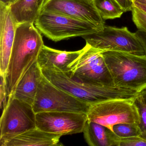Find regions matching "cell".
I'll return each instance as SVG.
<instances>
[{"instance_id": "6da1fadb", "label": "cell", "mask_w": 146, "mask_h": 146, "mask_svg": "<svg viewBox=\"0 0 146 146\" xmlns=\"http://www.w3.org/2000/svg\"><path fill=\"white\" fill-rule=\"evenodd\" d=\"M41 33L35 24L18 25L5 81L9 98L19 82L31 66L37 61L44 46Z\"/></svg>"}, {"instance_id": "7a4b0ae2", "label": "cell", "mask_w": 146, "mask_h": 146, "mask_svg": "<svg viewBox=\"0 0 146 146\" xmlns=\"http://www.w3.org/2000/svg\"><path fill=\"white\" fill-rule=\"evenodd\" d=\"M41 70L43 76L52 84L90 106L108 100L135 98L139 94L136 90L115 85L82 82L54 66Z\"/></svg>"}, {"instance_id": "3957f363", "label": "cell", "mask_w": 146, "mask_h": 146, "mask_svg": "<svg viewBox=\"0 0 146 146\" xmlns=\"http://www.w3.org/2000/svg\"><path fill=\"white\" fill-rule=\"evenodd\" d=\"M102 55L115 86L139 94L146 88V54L108 51Z\"/></svg>"}, {"instance_id": "277c9868", "label": "cell", "mask_w": 146, "mask_h": 146, "mask_svg": "<svg viewBox=\"0 0 146 146\" xmlns=\"http://www.w3.org/2000/svg\"><path fill=\"white\" fill-rule=\"evenodd\" d=\"M35 25L41 34L54 42L82 37L100 31L104 27L46 11H41Z\"/></svg>"}, {"instance_id": "5b68a950", "label": "cell", "mask_w": 146, "mask_h": 146, "mask_svg": "<svg viewBox=\"0 0 146 146\" xmlns=\"http://www.w3.org/2000/svg\"><path fill=\"white\" fill-rule=\"evenodd\" d=\"M88 120L107 127L119 123L140 124L141 116L135 98L108 100L91 105Z\"/></svg>"}, {"instance_id": "8992f818", "label": "cell", "mask_w": 146, "mask_h": 146, "mask_svg": "<svg viewBox=\"0 0 146 146\" xmlns=\"http://www.w3.org/2000/svg\"><path fill=\"white\" fill-rule=\"evenodd\" d=\"M90 106L52 84L43 74L32 105L36 113L61 111L87 113Z\"/></svg>"}, {"instance_id": "52a82bcc", "label": "cell", "mask_w": 146, "mask_h": 146, "mask_svg": "<svg viewBox=\"0 0 146 146\" xmlns=\"http://www.w3.org/2000/svg\"><path fill=\"white\" fill-rule=\"evenodd\" d=\"M36 127V113L32 105L11 96L0 120V146Z\"/></svg>"}, {"instance_id": "ba28073f", "label": "cell", "mask_w": 146, "mask_h": 146, "mask_svg": "<svg viewBox=\"0 0 146 146\" xmlns=\"http://www.w3.org/2000/svg\"><path fill=\"white\" fill-rule=\"evenodd\" d=\"M105 51L86 43L84 51L72 65L68 75L82 82L114 85L102 55Z\"/></svg>"}, {"instance_id": "9c48e42d", "label": "cell", "mask_w": 146, "mask_h": 146, "mask_svg": "<svg viewBox=\"0 0 146 146\" xmlns=\"http://www.w3.org/2000/svg\"><path fill=\"white\" fill-rule=\"evenodd\" d=\"M82 37L86 43L98 49L145 54L135 33L130 32L126 27L118 28L105 25L102 30Z\"/></svg>"}, {"instance_id": "30bf717a", "label": "cell", "mask_w": 146, "mask_h": 146, "mask_svg": "<svg viewBox=\"0 0 146 146\" xmlns=\"http://www.w3.org/2000/svg\"><path fill=\"white\" fill-rule=\"evenodd\" d=\"M87 121V113L61 111L36 113L37 128L62 136L83 132Z\"/></svg>"}, {"instance_id": "8fae6325", "label": "cell", "mask_w": 146, "mask_h": 146, "mask_svg": "<svg viewBox=\"0 0 146 146\" xmlns=\"http://www.w3.org/2000/svg\"><path fill=\"white\" fill-rule=\"evenodd\" d=\"M41 11L60 13L102 27L105 25L94 0H46Z\"/></svg>"}, {"instance_id": "7c38bea8", "label": "cell", "mask_w": 146, "mask_h": 146, "mask_svg": "<svg viewBox=\"0 0 146 146\" xmlns=\"http://www.w3.org/2000/svg\"><path fill=\"white\" fill-rule=\"evenodd\" d=\"M18 24L7 7L0 4V74L5 77Z\"/></svg>"}, {"instance_id": "4fadbf2b", "label": "cell", "mask_w": 146, "mask_h": 146, "mask_svg": "<svg viewBox=\"0 0 146 146\" xmlns=\"http://www.w3.org/2000/svg\"><path fill=\"white\" fill-rule=\"evenodd\" d=\"M84 51V47L78 51L66 52L56 50L44 45L39 54L37 62L41 69L54 66L69 74L72 65Z\"/></svg>"}, {"instance_id": "5bb4252c", "label": "cell", "mask_w": 146, "mask_h": 146, "mask_svg": "<svg viewBox=\"0 0 146 146\" xmlns=\"http://www.w3.org/2000/svg\"><path fill=\"white\" fill-rule=\"evenodd\" d=\"M42 75L41 69L36 61L20 79L11 96L32 106Z\"/></svg>"}, {"instance_id": "9a60e30c", "label": "cell", "mask_w": 146, "mask_h": 146, "mask_svg": "<svg viewBox=\"0 0 146 146\" xmlns=\"http://www.w3.org/2000/svg\"><path fill=\"white\" fill-rule=\"evenodd\" d=\"M61 135L49 133L35 128L20 134L4 143L2 146H63Z\"/></svg>"}, {"instance_id": "2e32d148", "label": "cell", "mask_w": 146, "mask_h": 146, "mask_svg": "<svg viewBox=\"0 0 146 146\" xmlns=\"http://www.w3.org/2000/svg\"><path fill=\"white\" fill-rule=\"evenodd\" d=\"M84 139L90 146H117L118 136L106 126L88 120L83 131Z\"/></svg>"}, {"instance_id": "e0dca14e", "label": "cell", "mask_w": 146, "mask_h": 146, "mask_svg": "<svg viewBox=\"0 0 146 146\" xmlns=\"http://www.w3.org/2000/svg\"><path fill=\"white\" fill-rule=\"evenodd\" d=\"M46 0H18L10 6V11L18 25L35 24Z\"/></svg>"}, {"instance_id": "ac0fdd59", "label": "cell", "mask_w": 146, "mask_h": 146, "mask_svg": "<svg viewBox=\"0 0 146 146\" xmlns=\"http://www.w3.org/2000/svg\"><path fill=\"white\" fill-rule=\"evenodd\" d=\"M94 2L103 20L119 18L124 13L116 0H94Z\"/></svg>"}, {"instance_id": "d6986e66", "label": "cell", "mask_w": 146, "mask_h": 146, "mask_svg": "<svg viewBox=\"0 0 146 146\" xmlns=\"http://www.w3.org/2000/svg\"><path fill=\"white\" fill-rule=\"evenodd\" d=\"M113 130L114 133L119 137L138 136L141 134V128L137 124H117L113 125Z\"/></svg>"}, {"instance_id": "ffe728a7", "label": "cell", "mask_w": 146, "mask_h": 146, "mask_svg": "<svg viewBox=\"0 0 146 146\" xmlns=\"http://www.w3.org/2000/svg\"><path fill=\"white\" fill-rule=\"evenodd\" d=\"M135 102L139 108L141 116L139 126L141 131L140 136L146 139V102L142 95L139 93L135 97Z\"/></svg>"}, {"instance_id": "44dd1931", "label": "cell", "mask_w": 146, "mask_h": 146, "mask_svg": "<svg viewBox=\"0 0 146 146\" xmlns=\"http://www.w3.org/2000/svg\"><path fill=\"white\" fill-rule=\"evenodd\" d=\"M132 20L139 30L146 32V13L134 5L132 11Z\"/></svg>"}, {"instance_id": "7402d4cb", "label": "cell", "mask_w": 146, "mask_h": 146, "mask_svg": "<svg viewBox=\"0 0 146 146\" xmlns=\"http://www.w3.org/2000/svg\"><path fill=\"white\" fill-rule=\"evenodd\" d=\"M117 146H146V139L140 136L127 137L119 136Z\"/></svg>"}, {"instance_id": "603a6c76", "label": "cell", "mask_w": 146, "mask_h": 146, "mask_svg": "<svg viewBox=\"0 0 146 146\" xmlns=\"http://www.w3.org/2000/svg\"><path fill=\"white\" fill-rule=\"evenodd\" d=\"M9 97L7 94L5 78L1 75L0 84V106L2 111L6 108L9 101Z\"/></svg>"}, {"instance_id": "cb8c5ba5", "label": "cell", "mask_w": 146, "mask_h": 146, "mask_svg": "<svg viewBox=\"0 0 146 146\" xmlns=\"http://www.w3.org/2000/svg\"><path fill=\"white\" fill-rule=\"evenodd\" d=\"M123 8L124 12L132 11L134 6L133 0H116Z\"/></svg>"}, {"instance_id": "d4e9b609", "label": "cell", "mask_w": 146, "mask_h": 146, "mask_svg": "<svg viewBox=\"0 0 146 146\" xmlns=\"http://www.w3.org/2000/svg\"><path fill=\"white\" fill-rule=\"evenodd\" d=\"M135 34L142 46L146 55V32L138 30Z\"/></svg>"}, {"instance_id": "484cf974", "label": "cell", "mask_w": 146, "mask_h": 146, "mask_svg": "<svg viewBox=\"0 0 146 146\" xmlns=\"http://www.w3.org/2000/svg\"><path fill=\"white\" fill-rule=\"evenodd\" d=\"M133 3H134V5L135 6L139 8L141 11H143L146 13V6L141 5V4H139V3L134 1H133Z\"/></svg>"}, {"instance_id": "4316f807", "label": "cell", "mask_w": 146, "mask_h": 146, "mask_svg": "<svg viewBox=\"0 0 146 146\" xmlns=\"http://www.w3.org/2000/svg\"><path fill=\"white\" fill-rule=\"evenodd\" d=\"M12 0H0V4L7 7H10L12 5Z\"/></svg>"}, {"instance_id": "83f0119b", "label": "cell", "mask_w": 146, "mask_h": 146, "mask_svg": "<svg viewBox=\"0 0 146 146\" xmlns=\"http://www.w3.org/2000/svg\"><path fill=\"white\" fill-rule=\"evenodd\" d=\"M133 1L141 5L146 6V0H133Z\"/></svg>"}, {"instance_id": "f1b7e54d", "label": "cell", "mask_w": 146, "mask_h": 146, "mask_svg": "<svg viewBox=\"0 0 146 146\" xmlns=\"http://www.w3.org/2000/svg\"><path fill=\"white\" fill-rule=\"evenodd\" d=\"M140 93H141L142 95L143 98H144V100H145V102H146V90H143Z\"/></svg>"}, {"instance_id": "f546056e", "label": "cell", "mask_w": 146, "mask_h": 146, "mask_svg": "<svg viewBox=\"0 0 146 146\" xmlns=\"http://www.w3.org/2000/svg\"><path fill=\"white\" fill-rule=\"evenodd\" d=\"M18 1V0H12V5L14 4V3L17 2V1Z\"/></svg>"}, {"instance_id": "4dcf8cb0", "label": "cell", "mask_w": 146, "mask_h": 146, "mask_svg": "<svg viewBox=\"0 0 146 146\" xmlns=\"http://www.w3.org/2000/svg\"><path fill=\"white\" fill-rule=\"evenodd\" d=\"M146 90V88H145L144 89V90ZM142 90V91H143Z\"/></svg>"}]
</instances>
